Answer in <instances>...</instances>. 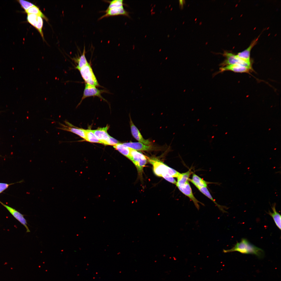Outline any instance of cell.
<instances>
[{
  "label": "cell",
  "mask_w": 281,
  "mask_h": 281,
  "mask_svg": "<svg viewBox=\"0 0 281 281\" xmlns=\"http://www.w3.org/2000/svg\"><path fill=\"white\" fill-rule=\"evenodd\" d=\"M148 161L151 164L155 174L163 178L169 182L176 184L177 181L174 177H177L180 173L155 157H146Z\"/></svg>",
  "instance_id": "cell-1"
},
{
  "label": "cell",
  "mask_w": 281,
  "mask_h": 281,
  "mask_svg": "<svg viewBox=\"0 0 281 281\" xmlns=\"http://www.w3.org/2000/svg\"><path fill=\"white\" fill-rule=\"evenodd\" d=\"M238 252L244 254H252L258 258H262L264 256V251L251 243L247 239L242 238L239 242H237L231 249H223L224 253Z\"/></svg>",
  "instance_id": "cell-2"
},
{
  "label": "cell",
  "mask_w": 281,
  "mask_h": 281,
  "mask_svg": "<svg viewBox=\"0 0 281 281\" xmlns=\"http://www.w3.org/2000/svg\"><path fill=\"white\" fill-rule=\"evenodd\" d=\"M193 172L190 170L180 174L177 177L176 185L179 190L183 194L188 197L193 202L196 207L199 210L200 206L199 203L203 205V204L199 201L194 196L188 180L189 177Z\"/></svg>",
  "instance_id": "cell-3"
},
{
  "label": "cell",
  "mask_w": 281,
  "mask_h": 281,
  "mask_svg": "<svg viewBox=\"0 0 281 281\" xmlns=\"http://www.w3.org/2000/svg\"><path fill=\"white\" fill-rule=\"evenodd\" d=\"M225 59L221 63V67L231 65H238L245 66L252 70V62L246 61L238 57L237 55L227 51H225L222 54Z\"/></svg>",
  "instance_id": "cell-4"
},
{
  "label": "cell",
  "mask_w": 281,
  "mask_h": 281,
  "mask_svg": "<svg viewBox=\"0 0 281 281\" xmlns=\"http://www.w3.org/2000/svg\"><path fill=\"white\" fill-rule=\"evenodd\" d=\"M130 159L135 166L139 174L141 175L143 168L147 163L146 156L141 152L131 149Z\"/></svg>",
  "instance_id": "cell-5"
},
{
  "label": "cell",
  "mask_w": 281,
  "mask_h": 281,
  "mask_svg": "<svg viewBox=\"0 0 281 281\" xmlns=\"http://www.w3.org/2000/svg\"><path fill=\"white\" fill-rule=\"evenodd\" d=\"M79 70L86 84L96 87L100 86L90 63H89Z\"/></svg>",
  "instance_id": "cell-6"
},
{
  "label": "cell",
  "mask_w": 281,
  "mask_h": 281,
  "mask_svg": "<svg viewBox=\"0 0 281 281\" xmlns=\"http://www.w3.org/2000/svg\"><path fill=\"white\" fill-rule=\"evenodd\" d=\"M106 92V91L104 90H99L94 86L85 84L83 95L79 104H80L85 99L90 97L97 96L102 100H105L102 97L101 94Z\"/></svg>",
  "instance_id": "cell-7"
},
{
  "label": "cell",
  "mask_w": 281,
  "mask_h": 281,
  "mask_svg": "<svg viewBox=\"0 0 281 281\" xmlns=\"http://www.w3.org/2000/svg\"><path fill=\"white\" fill-rule=\"evenodd\" d=\"M64 122L66 125L60 123V127L58 129L73 133L85 140V130L75 127L67 121L65 120Z\"/></svg>",
  "instance_id": "cell-8"
},
{
  "label": "cell",
  "mask_w": 281,
  "mask_h": 281,
  "mask_svg": "<svg viewBox=\"0 0 281 281\" xmlns=\"http://www.w3.org/2000/svg\"><path fill=\"white\" fill-rule=\"evenodd\" d=\"M0 203L7 209L15 219L25 227L27 232H30L27 226L28 224L27 220L24 217V215L21 214L15 209L4 204L1 201Z\"/></svg>",
  "instance_id": "cell-9"
},
{
  "label": "cell",
  "mask_w": 281,
  "mask_h": 281,
  "mask_svg": "<svg viewBox=\"0 0 281 281\" xmlns=\"http://www.w3.org/2000/svg\"><path fill=\"white\" fill-rule=\"evenodd\" d=\"M252 70L244 66L238 65H231L221 67L217 73L226 71H230L236 73H249Z\"/></svg>",
  "instance_id": "cell-10"
},
{
  "label": "cell",
  "mask_w": 281,
  "mask_h": 281,
  "mask_svg": "<svg viewBox=\"0 0 281 281\" xmlns=\"http://www.w3.org/2000/svg\"><path fill=\"white\" fill-rule=\"evenodd\" d=\"M109 128V126L107 125L105 127L99 128L96 130H92L101 144L105 145H106V142L110 136L107 132Z\"/></svg>",
  "instance_id": "cell-11"
},
{
  "label": "cell",
  "mask_w": 281,
  "mask_h": 281,
  "mask_svg": "<svg viewBox=\"0 0 281 281\" xmlns=\"http://www.w3.org/2000/svg\"><path fill=\"white\" fill-rule=\"evenodd\" d=\"M130 120L131 132L133 136L139 142L147 145H150L151 142L149 140L143 138L139 131L133 123L130 117Z\"/></svg>",
  "instance_id": "cell-12"
},
{
  "label": "cell",
  "mask_w": 281,
  "mask_h": 281,
  "mask_svg": "<svg viewBox=\"0 0 281 281\" xmlns=\"http://www.w3.org/2000/svg\"><path fill=\"white\" fill-rule=\"evenodd\" d=\"M104 12L105 14L100 17L99 20L106 17L120 15L129 16V13L124 9L123 6L107 9Z\"/></svg>",
  "instance_id": "cell-13"
},
{
  "label": "cell",
  "mask_w": 281,
  "mask_h": 281,
  "mask_svg": "<svg viewBox=\"0 0 281 281\" xmlns=\"http://www.w3.org/2000/svg\"><path fill=\"white\" fill-rule=\"evenodd\" d=\"M258 37L254 40L248 47L243 51L238 53L237 55L240 58L248 62H252L250 60L251 51L254 46L256 45L258 40Z\"/></svg>",
  "instance_id": "cell-14"
},
{
  "label": "cell",
  "mask_w": 281,
  "mask_h": 281,
  "mask_svg": "<svg viewBox=\"0 0 281 281\" xmlns=\"http://www.w3.org/2000/svg\"><path fill=\"white\" fill-rule=\"evenodd\" d=\"M123 144L127 147L136 150L149 151L152 148L151 145H147L139 142H130L125 143Z\"/></svg>",
  "instance_id": "cell-15"
},
{
  "label": "cell",
  "mask_w": 281,
  "mask_h": 281,
  "mask_svg": "<svg viewBox=\"0 0 281 281\" xmlns=\"http://www.w3.org/2000/svg\"><path fill=\"white\" fill-rule=\"evenodd\" d=\"M276 203L273 204L271 206L273 212H271L269 210L267 213L272 218L276 225L280 230L281 216L280 214L276 211Z\"/></svg>",
  "instance_id": "cell-16"
},
{
  "label": "cell",
  "mask_w": 281,
  "mask_h": 281,
  "mask_svg": "<svg viewBox=\"0 0 281 281\" xmlns=\"http://www.w3.org/2000/svg\"><path fill=\"white\" fill-rule=\"evenodd\" d=\"M188 180L191 182L197 188L207 187V182L195 174L193 173L191 179Z\"/></svg>",
  "instance_id": "cell-17"
},
{
  "label": "cell",
  "mask_w": 281,
  "mask_h": 281,
  "mask_svg": "<svg viewBox=\"0 0 281 281\" xmlns=\"http://www.w3.org/2000/svg\"><path fill=\"white\" fill-rule=\"evenodd\" d=\"M197 188L203 194L213 201L218 207L219 209L223 213H227V212L224 209H227L228 208L225 206L220 205L217 203L212 197L207 187L198 188Z\"/></svg>",
  "instance_id": "cell-18"
},
{
  "label": "cell",
  "mask_w": 281,
  "mask_h": 281,
  "mask_svg": "<svg viewBox=\"0 0 281 281\" xmlns=\"http://www.w3.org/2000/svg\"><path fill=\"white\" fill-rule=\"evenodd\" d=\"M85 47L84 46L83 53L81 55L76 59H74V60L77 63L75 68L78 70L89 63L85 56Z\"/></svg>",
  "instance_id": "cell-19"
},
{
  "label": "cell",
  "mask_w": 281,
  "mask_h": 281,
  "mask_svg": "<svg viewBox=\"0 0 281 281\" xmlns=\"http://www.w3.org/2000/svg\"><path fill=\"white\" fill-rule=\"evenodd\" d=\"M113 147L122 154L130 159L131 148L126 146L123 143H120L113 146Z\"/></svg>",
  "instance_id": "cell-20"
},
{
  "label": "cell",
  "mask_w": 281,
  "mask_h": 281,
  "mask_svg": "<svg viewBox=\"0 0 281 281\" xmlns=\"http://www.w3.org/2000/svg\"><path fill=\"white\" fill-rule=\"evenodd\" d=\"M86 139L87 141L91 142L101 143L97 138L92 130L91 129L85 130Z\"/></svg>",
  "instance_id": "cell-21"
},
{
  "label": "cell",
  "mask_w": 281,
  "mask_h": 281,
  "mask_svg": "<svg viewBox=\"0 0 281 281\" xmlns=\"http://www.w3.org/2000/svg\"><path fill=\"white\" fill-rule=\"evenodd\" d=\"M25 12L27 14H34L40 16L46 20H48L47 18L40 10L37 6L34 5L25 11Z\"/></svg>",
  "instance_id": "cell-22"
},
{
  "label": "cell",
  "mask_w": 281,
  "mask_h": 281,
  "mask_svg": "<svg viewBox=\"0 0 281 281\" xmlns=\"http://www.w3.org/2000/svg\"><path fill=\"white\" fill-rule=\"evenodd\" d=\"M38 15L34 14H27V20L28 22L36 28L37 21Z\"/></svg>",
  "instance_id": "cell-23"
},
{
  "label": "cell",
  "mask_w": 281,
  "mask_h": 281,
  "mask_svg": "<svg viewBox=\"0 0 281 281\" xmlns=\"http://www.w3.org/2000/svg\"><path fill=\"white\" fill-rule=\"evenodd\" d=\"M123 1V0H114L111 1H108L110 4L107 9L123 6L124 5Z\"/></svg>",
  "instance_id": "cell-24"
},
{
  "label": "cell",
  "mask_w": 281,
  "mask_h": 281,
  "mask_svg": "<svg viewBox=\"0 0 281 281\" xmlns=\"http://www.w3.org/2000/svg\"><path fill=\"white\" fill-rule=\"evenodd\" d=\"M43 21L42 17L38 16L37 21L36 28L38 30L43 39H44L43 35L42 30Z\"/></svg>",
  "instance_id": "cell-25"
},
{
  "label": "cell",
  "mask_w": 281,
  "mask_h": 281,
  "mask_svg": "<svg viewBox=\"0 0 281 281\" xmlns=\"http://www.w3.org/2000/svg\"><path fill=\"white\" fill-rule=\"evenodd\" d=\"M17 1L25 11L35 5L33 3L27 1L19 0H18Z\"/></svg>",
  "instance_id": "cell-26"
},
{
  "label": "cell",
  "mask_w": 281,
  "mask_h": 281,
  "mask_svg": "<svg viewBox=\"0 0 281 281\" xmlns=\"http://www.w3.org/2000/svg\"><path fill=\"white\" fill-rule=\"evenodd\" d=\"M119 143V142L117 140L110 136L106 142V145L113 146Z\"/></svg>",
  "instance_id": "cell-27"
},
{
  "label": "cell",
  "mask_w": 281,
  "mask_h": 281,
  "mask_svg": "<svg viewBox=\"0 0 281 281\" xmlns=\"http://www.w3.org/2000/svg\"><path fill=\"white\" fill-rule=\"evenodd\" d=\"M14 183L7 184L4 183H0V194L7 189L10 185Z\"/></svg>",
  "instance_id": "cell-28"
},
{
  "label": "cell",
  "mask_w": 281,
  "mask_h": 281,
  "mask_svg": "<svg viewBox=\"0 0 281 281\" xmlns=\"http://www.w3.org/2000/svg\"><path fill=\"white\" fill-rule=\"evenodd\" d=\"M184 1L183 0H180L179 1L180 5L181 7V8L183 7V5L184 3Z\"/></svg>",
  "instance_id": "cell-29"
}]
</instances>
